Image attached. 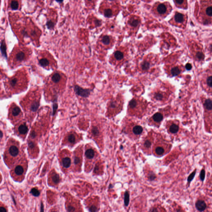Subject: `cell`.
Returning a JSON list of instances; mask_svg holds the SVG:
<instances>
[{"label": "cell", "mask_w": 212, "mask_h": 212, "mask_svg": "<svg viewBox=\"0 0 212 212\" xmlns=\"http://www.w3.org/2000/svg\"><path fill=\"white\" fill-rule=\"evenodd\" d=\"M195 15L201 24L212 25V0L198 1L195 6Z\"/></svg>", "instance_id": "6da1fadb"}, {"label": "cell", "mask_w": 212, "mask_h": 212, "mask_svg": "<svg viewBox=\"0 0 212 212\" xmlns=\"http://www.w3.org/2000/svg\"><path fill=\"white\" fill-rule=\"evenodd\" d=\"M188 44L194 60L199 62H203L204 59V53L201 44L194 41H190Z\"/></svg>", "instance_id": "7a4b0ae2"}, {"label": "cell", "mask_w": 212, "mask_h": 212, "mask_svg": "<svg viewBox=\"0 0 212 212\" xmlns=\"http://www.w3.org/2000/svg\"><path fill=\"white\" fill-rule=\"evenodd\" d=\"M203 74L201 80V86L209 93L212 92V64H211Z\"/></svg>", "instance_id": "3957f363"}, {"label": "cell", "mask_w": 212, "mask_h": 212, "mask_svg": "<svg viewBox=\"0 0 212 212\" xmlns=\"http://www.w3.org/2000/svg\"><path fill=\"white\" fill-rule=\"evenodd\" d=\"M173 25L184 29L187 26V14L181 12H175L172 20Z\"/></svg>", "instance_id": "277c9868"}, {"label": "cell", "mask_w": 212, "mask_h": 212, "mask_svg": "<svg viewBox=\"0 0 212 212\" xmlns=\"http://www.w3.org/2000/svg\"><path fill=\"white\" fill-rule=\"evenodd\" d=\"M171 7L169 4L161 3L157 5L156 7V10L159 15H166L171 11Z\"/></svg>", "instance_id": "5b68a950"}, {"label": "cell", "mask_w": 212, "mask_h": 212, "mask_svg": "<svg viewBox=\"0 0 212 212\" xmlns=\"http://www.w3.org/2000/svg\"><path fill=\"white\" fill-rule=\"evenodd\" d=\"M20 154V149L16 144L11 145L7 149V154H8L9 156L12 158H15Z\"/></svg>", "instance_id": "8992f818"}, {"label": "cell", "mask_w": 212, "mask_h": 212, "mask_svg": "<svg viewBox=\"0 0 212 212\" xmlns=\"http://www.w3.org/2000/svg\"><path fill=\"white\" fill-rule=\"evenodd\" d=\"M205 126L207 130L210 133H212V110L205 111Z\"/></svg>", "instance_id": "52a82bcc"}, {"label": "cell", "mask_w": 212, "mask_h": 212, "mask_svg": "<svg viewBox=\"0 0 212 212\" xmlns=\"http://www.w3.org/2000/svg\"><path fill=\"white\" fill-rule=\"evenodd\" d=\"M74 90L76 94L83 98H87L89 96L91 92L89 89H83L78 85H75Z\"/></svg>", "instance_id": "ba28073f"}, {"label": "cell", "mask_w": 212, "mask_h": 212, "mask_svg": "<svg viewBox=\"0 0 212 212\" xmlns=\"http://www.w3.org/2000/svg\"><path fill=\"white\" fill-rule=\"evenodd\" d=\"M183 66H175L171 67L170 69V74L172 76L179 75L184 70Z\"/></svg>", "instance_id": "9c48e42d"}, {"label": "cell", "mask_w": 212, "mask_h": 212, "mask_svg": "<svg viewBox=\"0 0 212 212\" xmlns=\"http://www.w3.org/2000/svg\"><path fill=\"white\" fill-rule=\"evenodd\" d=\"M10 114L13 118H18L22 114L21 109L18 106L15 105L11 108Z\"/></svg>", "instance_id": "30bf717a"}, {"label": "cell", "mask_w": 212, "mask_h": 212, "mask_svg": "<svg viewBox=\"0 0 212 212\" xmlns=\"http://www.w3.org/2000/svg\"><path fill=\"white\" fill-rule=\"evenodd\" d=\"M203 103L205 111H211L212 110V100L211 99L206 98L204 100Z\"/></svg>", "instance_id": "8fae6325"}, {"label": "cell", "mask_w": 212, "mask_h": 212, "mask_svg": "<svg viewBox=\"0 0 212 212\" xmlns=\"http://www.w3.org/2000/svg\"><path fill=\"white\" fill-rule=\"evenodd\" d=\"M26 54L23 51L17 52L15 55V59L18 62H21L25 59Z\"/></svg>", "instance_id": "7c38bea8"}, {"label": "cell", "mask_w": 212, "mask_h": 212, "mask_svg": "<svg viewBox=\"0 0 212 212\" xmlns=\"http://www.w3.org/2000/svg\"><path fill=\"white\" fill-rule=\"evenodd\" d=\"M113 57L117 61H121L124 58V54L120 50H116L113 53Z\"/></svg>", "instance_id": "4fadbf2b"}, {"label": "cell", "mask_w": 212, "mask_h": 212, "mask_svg": "<svg viewBox=\"0 0 212 212\" xmlns=\"http://www.w3.org/2000/svg\"><path fill=\"white\" fill-rule=\"evenodd\" d=\"M61 163L64 167L65 168H68L71 166V158L68 156L64 157L61 160Z\"/></svg>", "instance_id": "5bb4252c"}, {"label": "cell", "mask_w": 212, "mask_h": 212, "mask_svg": "<svg viewBox=\"0 0 212 212\" xmlns=\"http://www.w3.org/2000/svg\"><path fill=\"white\" fill-rule=\"evenodd\" d=\"M17 130L19 134L22 135H24L27 134L28 132V127L25 123H22L19 126Z\"/></svg>", "instance_id": "9a60e30c"}, {"label": "cell", "mask_w": 212, "mask_h": 212, "mask_svg": "<svg viewBox=\"0 0 212 212\" xmlns=\"http://www.w3.org/2000/svg\"><path fill=\"white\" fill-rule=\"evenodd\" d=\"M179 125L177 123H171L169 128V130L170 131L171 133L172 134H176L179 131Z\"/></svg>", "instance_id": "2e32d148"}, {"label": "cell", "mask_w": 212, "mask_h": 212, "mask_svg": "<svg viewBox=\"0 0 212 212\" xmlns=\"http://www.w3.org/2000/svg\"><path fill=\"white\" fill-rule=\"evenodd\" d=\"M196 208L200 211H204L206 208V204L203 201L200 200L198 201L196 204Z\"/></svg>", "instance_id": "e0dca14e"}, {"label": "cell", "mask_w": 212, "mask_h": 212, "mask_svg": "<svg viewBox=\"0 0 212 212\" xmlns=\"http://www.w3.org/2000/svg\"><path fill=\"white\" fill-rule=\"evenodd\" d=\"M95 155V152L92 148H88L86 150L85 152V157L91 160L93 158Z\"/></svg>", "instance_id": "ac0fdd59"}, {"label": "cell", "mask_w": 212, "mask_h": 212, "mask_svg": "<svg viewBox=\"0 0 212 212\" xmlns=\"http://www.w3.org/2000/svg\"><path fill=\"white\" fill-rule=\"evenodd\" d=\"M174 2L178 7H180L182 8H187L188 4L187 1L186 0H176Z\"/></svg>", "instance_id": "d6986e66"}, {"label": "cell", "mask_w": 212, "mask_h": 212, "mask_svg": "<svg viewBox=\"0 0 212 212\" xmlns=\"http://www.w3.org/2000/svg\"><path fill=\"white\" fill-rule=\"evenodd\" d=\"M0 49H1V54L2 56L5 58V59H7V55L6 52V46L5 43V41L4 40H2L1 42Z\"/></svg>", "instance_id": "ffe728a7"}, {"label": "cell", "mask_w": 212, "mask_h": 212, "mask_svg": "<svg viewBox=\"0 0 212 212\" xmlns=\"http://www.w3.org/2000/svg\"><path fill=\"white\" fill-rule=\"evenodd\" d=\"M24 172V169L21 165H17L14 169L15 174L17 176H21Z\"/></svg>", "instance_id": "44dd1931"}, {"label": "cell", "mask_w": 212, "mask_h": 212, "mask_svg": "<svg viewBox=\"0 0 212 212\" xmlns=\"http://www.w3.org/2000/svg\"><path fill=\"white\" fill-rule=\"evenodd\" d=\"M123 202L125 206L128 207L130 203V194L129 191H126L124 194V199Z\"/></svg>", "instance_id": "7402d4cb"}, {"label": "cell", "mask_w": 212, "mask_h": 212, "mask_svg": "<svg viewBox=\"0 0 212 212\" xmlns=\"http://www.w3.org/2000/svg\"><path fill=\"white\" fill-rule=\"evenodd\" d=\"M150 66L151 64L150 63L147 61H144L141 63L140 65L141 69L144 71H146L149 70L150 68Z\"/></svg>", "instance_id": "603a6c76"}, {"label": "cell", "mask_w": 212, "mask_h": 212, "mask_svg": "<svg viewBox=\"0 0 212 212\" xmlns=\"http://www.w3.org/2000/svg\"><path fill=\"white\" fill-rule=\"evenodd\" d=\"M61 79V76L59 73H56L51 77V81L55 83H58Z\"/></svg>", "instance_id": "cb8c5ba5"}, {"label": "cell", "mask_w": 212, "mask_h": 212, "mask_svg": "<svg viewBox=\"0 0 212 212\" xmlns=\"http://www.w3.org/2000/svg\"><path fill=\"white\" fill-rule=\"evenodd\" d=\"M140 21L138 19L135 18H132L129 21V24L131 27H136L139 25Z\"/></svg>", "instance_id": "d4e9b609"}, {"label": "cell", "mask_w": 212, "mask_h": 212, "mask_svg": "<svg viewBox=\"0 0 212 212\" xmlns=\"http://www.w3.org/2000/svg\"><path fill=\"white\" fill-rule=\"evenodd\" d=\"M39 63L41 66L45 68L49 66L50 62L46 58H42L39 60Z\"/></svg>", "instance_id": "484cf974"}, {"label": "cell", "mask_w": 212, "mask_h": 212, "mask_svg": "<svg viewBox=\"0 0 212 212\" xmlns=\"http://www.w3.org/2000/svg\"><path fill=\"white\" fill-rule=\"evenodd\" d=\"M67 140L70 144H74L76 142V136L73 133L70 134L67 136Z\"/></svg>", "instance_id": "4316f807"}, {"label": "cell", "mask_w": 212, "mask_h": 212, "mask_svg": "<svg viewBox=\"0 0 212 212\" xmlns=\"http://www.w3.org/2000/svg\"><path fill=\"white\" fill-rule=\"evenodd\" d=\"M154 121H156L157 122H160L162 121L163 119V116L161 113H155V114L152 117Z\"/></svg>", "instance_id": "83f0119b"}, {"label": "cell", "mask_w": 212, "mask_h": 212, "mask_svg": "<svg viewBox=\"0 0 212 212\" xmlns=\"http://www.w3.org/2000/svg\"><path fill=\"white\" fill-rule=\"evenodd\" d=\"M143 131V128L140 126H135L133 128V131L135 135H140Z\"/></svg>", "instance_id": "f1b7e54d"}, {"label": "cell", "mask_w": 212, "mask_h": 212, "mask_svg": "<svg viewBox=\"0 0 212 212\" xmlns=\"http://www.w3.org/2000/svg\"><path fill=\"white\" fill-rule=\"evenodd\" d=\"M102 42L105 45H108L111 42V38L108 35H105L102 39Z\"/></svg>", "instance_id": "f546056e"}, {"label": "cell", "mask_w": 212, "mask_h": 212, "mask_svg": "<svg viewBox=\"0 0 212 212\" xmlns=\"http://www.w3.org/2000/svg\"><path fill=\"white\" fill-rule=\"evenodd\" d=\"M9 83L11 88H15L18 83V79L17 77H14L10 80Z\"/></svg>", "instance_id": "4dcf8cb0"}, {"label": "cell", "mask_w": 212, "mask_h": 212, "mask_svg": "<svg viewBox=\"0 0 212 212\" xmlns=\"http://www.w3.org/2000/svg\"><path fill=\"white\" fill-rule=\"evenodd\" d=\"M51 179L55 184H58L60 182V177L59 174L56 173H54L51 176Z\"/></svg>", "instance_id": "1f68e13d"}, {"label": "cell", "mask_w": 212, "mask_h": 212, "mask_svg": "<svg viewBox=\"0 0 212 212\" xmlns=\"http://www.w3.org/2000/svg\"><path fill=\"white\" fill-rule=\"evenodd\" d=\"M19 4L18 1L16 0H12L10 3V7L12 10H17L18 9Z\"/></svg>", "instance_id": "d6a6232c"}, {"label": "cell", "mask_w": 212, "mask_h": 212, "mask_svg": "<svg viewBox=\"0 0 212 212\" xmlns=\"http://www.w3.org/2000/svg\"><path fill=\"white\" fill-rule=\"evenodd\" d=\"M113 15V12L112 10L111 9L106 8L105 9L104 11V15L105 17H112Z\"/></svg>", "instance_id": "836d02e7"}, {"label": "cell", "mask_w": 212, "mask_h": 212, "mask_svg": "<svg viewBox=\"0 0 212 212\" xmlns=\"http://www.w3.org/2000/svg\"><path fill=\"white\" fill-rule=\"evenodd\" d=\"M46 27L48 29L50 30H52L55 27V24L54 23V22H53L51 20H48L46 22Z\"/></svg>", "instance_id": "e575fe53"}, {"label": "cell", "mask_w": 212, "mask_h": 212, "mask_svg": "<svg viewBox=\"0 0 212 212\" xmlns=\"http://www.w3.org/2000/svg\"><path fill=\"white\" fill-rule=\"evenodd\" d=\"M206 49L209 53L212 56V38L206 44Z\"/></svg>", "instance_id": "d590c367"}, {"label": "cell", "mask_w": 212, "mask_h": 212, "mask_svg": "<svg viewBox=\"0 0 212 212\" xmlns=\"http://www.w3.org/2000/svg\"><path fill=\"white\" fill-rule=\"evenodd\" d=\"M155 152L156 154L158 155H163L165 152V150L162 147L158 146L156 148L155 150Z\"/></svg>", "instance_id": "8d00e7d4"}, {"label": "cell", "mask_w": 212, "mask_h": 212, "mask_svg": "<svg viewBox=\"0 0 212 212\" xmlns=\"http://www.w3.org/2000/svg\"><path fill=\"white\" fill-rule=\"evenodd\" d=\"M30 193L32 194L33 196H35V197H38V196H39V195L40 194V192L39 190L35 188H32L31 190Z\"/></svg>", "instance_id": "74e56055"}, {"label": "cell", "mask_w": 212, "mask_h": 212, "mask_svg": "<svg viewBox=\"0 0 212 212\" xmlns=\"http://www.w3.org/2000/svg\"><path fill=\"white\" fill-rule=\"evenodd\" d=\"M154 98L157 100L162 101L164 99V95L162 93H156L155 94Z\"/></svg>", "instance_id": "f35d334b"}, {"label": "cell", "mask_w": 212, "mask_h": 212, "mask_svg": "<svg viewBox=\"0 0 212 212\" xmlns=\"http://www.w3.org/2000/svg\"><path fill=\"white\" fill-rule=\"evenodd\" d=\"M92 133L94 136H98L100 134V130L98 127H94L92 129Z\"/></svg>", "instance_id": "ab89813d"}, {"label": "cell", "mask_w": 212, "mask_h": 212, "mask_svg": "<svg viewBox=\"0 0 212 212\" xmlns=\"http://www.w3.org/2000/svg\"><path fill=\"white\" fill-rule=\"evenodd\" d=\"M148 178L150 181H153L156 178V175L153 172H150L148 175Z\"/></svg>", "instance_id": "60d3db41"}, {"label": "cell", "mask_w": 212, "mask_h": 212, "mask_svg": "<svg viewBox=\"0 0 212 212\" xmlns=\"http://www.w3.org/2000/svg\"><path fill=\"white\" fill-rule=\"evenodd\" d=\"M89 211L90 212H97L98 209L95 205H92L89 207Z\"/></svg>", "instance_id": "b9f144b4"}, {"label": "cell", "mask_w": 212, "mask_h": 212, "mask_svg": "<svg viewBox=\"0 0 212 212\" xmlns=\"http://www.w3.org/2000/svg\"><path fill=\"white\" fill-rule=\"evenodd\" d=\"M151 144H152V143H151V141L149 140H147L144 142V147H145V148H149L151 147Z\"/></svg>", "instance_id": "7bdbcfd3"}, {"label": "cell", "mask_w": 212, "mask_h": 212, "mask_svg": "<svg viewBox=\"0 0 212 212\" xmlns=\"http://www.w3.org/2000/svg\"><path fill=\"white\" fill-rule=\"evenodd\" d=\"M67 210L68 212H74L76 211V208L73 206L69 205L67 206Z\"/></svg>", "instance_id": "ee69618b"}, {"label": "cell", "mask_w": 212, "mask_h": 212, "mask_svg": "<svg viewBox=\"0 0 212 212\" xmlns=\"http://www.w3.org/2000/svg\"><path fill=\"white\" fill-rule=\"evenodd\" d=\"M81 162V159L78 156H76L74 158V164L75 165H78Z\"/></svg>", "instance_id": "f6af8a7d"}, {"label": "cell", "mask_w": 212, "mask_h": 212, "mask_svg": "<svg viewBox=\"0 0 212 212\" xmlns=\"http://www.w3.org/2000/svg\"><path fill=\"white\" fill-rule=\"evenodd\" d=\"M205 171H204V170H203L201 171V176H200V177H201V180L203 181L204 179V178H205Z\"/></svg>", "instance_id": "bcb514c9"}, {"label": "cell", "mask_w": 212, "mask_h": 212, "mask_svg": "<svg viewBox=\"0 0 212 212\" xmlns=\"http://www.w3.org/2000/svg\"><path fill=\"white\" fill-rule=\"evenodd\" d=\"M21 34L23 35V37H29V36L28 35V33H27V31L25 29H23V30H22V32H21Z\"/></svg>", "instance_id": "7dc6e473"}, {"label": "cell", "mask_w": 212, "mask_h": 212, "mask_svg": "<svg viewBox=\"0 0 212 212\" xmlns=\"http://www.w3.org/2000/svg\"><path fill=\"white\" fill-rule=\"evenodd\" d=\"M195 172H194V173H193L189 177V178H188V181L189 182H190L194 178V175H195Z\"/></svg>", "instance_id": "c3c4849f"}, {"label": "cell", "mask_w": 212, "mask_h": 212, "mask_svg": "<svg viewBox=\"0 0 212 212\" xmlns=\"http://www.w3.org/2000/svg\"><path fill=\"white\" fill-rule=\"evenodd\" d=\"M30 34L32 36L34 37L37 34V32L35 30H32L30 32Z\"/></svg>", "instance_id": "681fc988"}, {"label": "cell", "mask_w": 212, "mask_h": 212, "mask_svg": "<svg viewBox=\"0 0 212 212\" xmlns=\"http://www.w3.org/2000/svg\"><path fill=\"white\" fill-rule=\"evenodd\" d=\"M44 204L42 202L41 203L40 211V212H44Z\"/></svg>", "instance_id": "f907efd6"}, {"label": "cell", "mask_w": 212, "mask_h": 212, "mask_svg": "<svg viewBox=\"0 0 212 212\" xmlns=\"http://www.w3.org/2000/svg\"><path fill=\"white\" fill-rule=\"evenodd\" d=\"M0 212H7L6 209L3 207H1L0 208Z\"/></svg>", "instance_id": "816d5d0a"}, {"label": "cell", "mask_w": 212, "mask_h": 212, "mask_svg": "<svg viewBox=\"0 0 212 212\" xmlns=\"http://www.w3.org/2000/svg\"><path fill=\"white\" fill-rule=\"evenodd\" d=\"M150 212H158V210L156 208H154L151 210Z\"/></svg>", "instance_id": "f5cc1de1"}, {"label": "cell", "mask_w": 212, "mask_h": 212, "mask_svg": "<svg viewBox=\"0 0 212 212\" xmlns=\"http://www.w3.org/2000/svg\"><path fill=\"white\" fill-rule=\"evenodd\" d=\"M113 188V186L112 184H110L108 186V189H112Z\"/></svg>", "instance_id": "db71d44e"}, {"label": "cell", "mask_w": 212, "mask_h": 212, "mask_svg": "<svg viewBox=\"0 0 212 212\" xmlns=\"http://www.w3.org/2000/svg\"><path fill=\"white\" fill-rule=\"evenodd\" d=\"M0 135H1V136H0V138H2V132L1 131H0Z\"/></svg>", "instance_id": "11a10c76"}, {"label": "cell", "mask_w": 212, "mask_h": 212, "mask_svg": "<svg viewBox=\"0 0 212 212\" xmlns=\"http://www.w3.org/2000/svg\"><path fill=\"white\" fill-rule=\"evenodd\" d=\"M57 2H63V1H57Z\"/></svg>", "instance_id": "9f6ffc18"}]
</instances>
